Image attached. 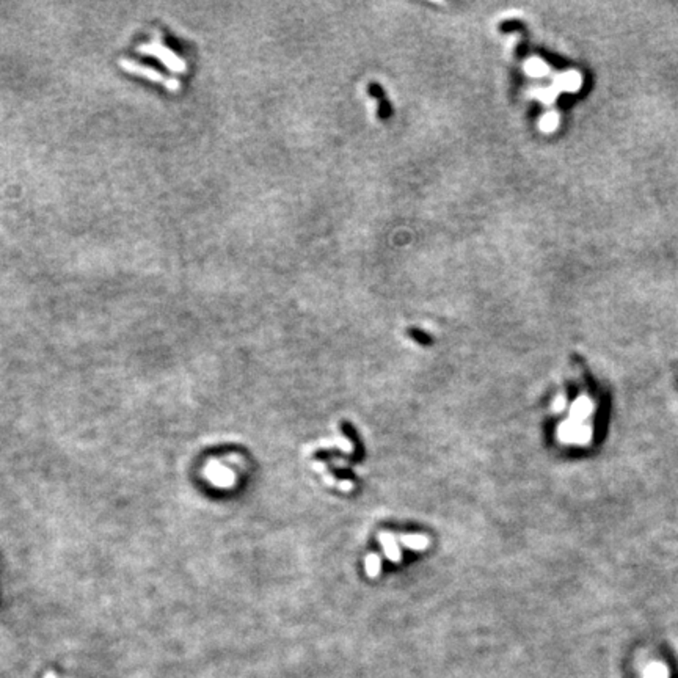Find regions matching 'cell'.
<instances>
[{"label": "cell", "mask_w": 678, "mask_h": 678, "mask_svg": "<svg viewBox=\"0 0 678 678\" xmlns=\"http://www.w3.org/2000/svg\"><path fill=\"white\" fill-rule=\"evenodd\" d=\"M543 126H547V127H554V126H556V118H554V116H553V115H547V116H545Z\"/></svg>", "instance_id": "obj_6"}, {"label": "cell", "mask_w": 678, "mask_h": 678, "mask_svg": "<svg viewBox=\"0 0 678 678\" xmlns=\"http://www.w3.org/2000/svg\"><path fill=\"white\" fill-rule=\"evenodd\" d=\"M368 93H369V96L377 99V102H379V116L380 118L382 120L390 118V116L393 115V107H391L390 101H386L385 90H383L380 83H375V82L369 83Z\"/></svg>", "instance_id": "obj_3"}, {"label": "cell", "mask_w": 678, "mask_h": 678, "mask_svg": "<svg viewBox=\"0 0 678 678\" xmlns=\"http://www.w3.org/2000/svg\"><path fill=\"white\" fill-rule=\"evenodd\" d=\"M523 29V24L520 21H505L499 24V32L509 33V32H516Z\"/></svg>", "instance_id": "obj_4"}, {"label": "cell", "mask_w": 678, "mask_h": 678, "mask_svg": "<svg viewBox=\"0 0 678 678\" xmlns=\"http://www.w3.org/2000/svg\"><path fill=\"white\" fill-rule=\"evenodd\" d=\"M138 52L143 54V55H151V57H155L157 60H160V62H162L166 68H168L170 71L176 72V74L186 72V69H187V65H186L184 60H182L179 55H176L170 47L164 46V44L160 43L159 40L142 44V46L138 47Z\"/></svg>", "instance_id": "obj_1"}, {"label": "cell", "mask_w": 678, "mask_h": 678, "mask_svg": "<svg viewBox=\"0 0 678 678\" xmlns=\"http://www.w3.org/2000/svg\"><path fill=\"white\" fill-rule=\"evenodd\" d=\"M118 63L121 66V69H124L126 72H131V74H137L140 77H144V79H148L151 82L162 83V85H165L166 90H170V91H179V88H181L179 80L173 79V77H166L162 74V72L155 71L154 68H149V66H144L142 63L134 62V60H127V58H121Z\"/></svg>", "instance_id": "obj_2"}, {"label": "cell", "mask_w": 678, "mask_h": 678, "mask_svg": "<svg viewBox=\"0 0 678 678\" xmlns=\"http://www.w3.org/2000/svg\"><path fill=\"white\" fill-rule=\"evenodd\" d=\"M408 333L413 338H416V341H419V342H429V336L424 335V333H421L419 330H410Z\"/></svg>", "instance_id": "obj_5"}]
</instances>
